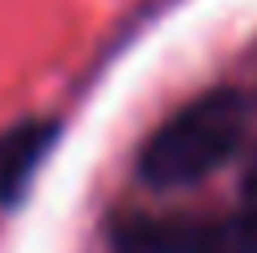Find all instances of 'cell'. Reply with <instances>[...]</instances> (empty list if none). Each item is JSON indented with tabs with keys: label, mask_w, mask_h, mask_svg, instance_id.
Masks as SVG:
<instances>
[{
	"label": "cell",
	"mask_w": 257,
	"mask_h": 253,
	"mask_svg": "<svg viewBox=\"0 0 257 253\" xmlns=\"http://www.w3.org/2000/svg\"><path fill=\"white\" fill-rule=\"evenodd\" d=\"M249 126V105L236 89H211L160 122L139 152V173L152 186H194L236 156Z\"/></svg>",
	"instance_id": "cell-1"
},
{
	"label": "cell",
	"mask_w": 257,
	"mask_h": 253,
	"mask_svg": "<svg viewBox=\"0 0 257 253\" xmlns=\"http://www.w3.org/2000/svg\"><path fill=\"white\" fill-rule=\"evenodd\" d=\"M59 140L55 118H21L0 131V207H17Z\"/></svg>",
	"instance_id": "cell-3"
},
{
	"label": "cell",
	"mask_w": 257,
	"mask_h": 253,
	"mask_svg": "<svg viewBox=\"0 0 257 253\" xmlns=\"http://www.w3.org/2000/svg\"><path fill=\"white\" fill-rule=\"evenodd\" d=\"M118 253H257V211L135 219L118 232Z\"/></svg>",
	"instance_id": "cell-2"
},
{
	"label": "cell",
	"mask_w": 257,
	"mask_h": 253,
	"mask_svg": "<svg viewBox=\"0 0 257 253\" xmlns=\"http://www.w3.org/2000/svg\"><path fill=\"white\" fill-rule=\"evenodd\" d=\"M249 190L257 194V165H253V173H249Z\"/></svg>",
	"instance_id": "cell-4"
}]
</instances>
